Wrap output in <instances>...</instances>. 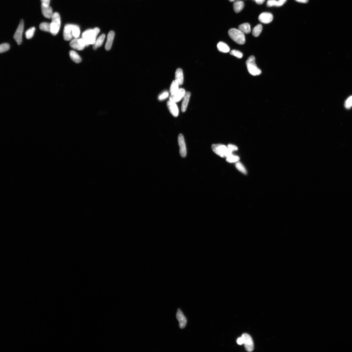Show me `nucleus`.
<instances>
[{"label": "nucleus", "mask_w": 352, "mask_h": 352, "mask_svg": "<svg viewBox=\"0 0 352 352\" xmlns=\"http://www.w3.org/2000/svg\"><path fill=\"white\" fill-rule=\"evenodd\" d=\"M100 32L99 29L96 28L93 29L87 30L82 33V38L85 41L87 46L95 43Z\"/></svg>", "instance_id": "nucleus-1"}, {"label": "nucleus", "mask_w": 352, "mask_h": 352, "mask_svg": "<svg viewBox=\"0 0 352 352\" xmlns=\"http://www.w3.org/2000/svg\"><path fill=\"white\" fill-rule=\"evenodd\" d=\"M228 34L231 39L238 44L242 45L245 42L244 34L239 29H230L228 31Z\"/></svg>", "instance_id": "nucleus-2"}, {"label": "nucleus", "mask_w": 352, "mask_h": 352, "mask_svg": "<svg viewBox=\"0 0 352 352\" xmlns=\"http://www.w3.org/2000/svg\"><path fill=\"white\" fill-rule=\"evenodd\" d=\"M246 64L248 71L251 75L257 76L261 74V70L257 67L256 65L255 59L254 56H249L246 61Z\"/></svg>", "instance_id": "nucleus-3"}, {"label": "nucleus", "mask_w": 352, "mask_h": 352, "mask_svg": "<svg viewBox=\"0 0 352 352\" xmlns=\"http://www.w3.org/2000/svg\"><path fill=\"white\" fill-rule=\"evenodd\" d=\"M212 150L216 154L220 157L225 158L232 154V152L228 149L227 146L220 144H213L212 145Z\"/></svg>", "instance_id": "nucleus-4"}, {"label": "nucleus", "mask_w": 352, "mask_h": 352, "mask_svg": "<svg viewBox=\"0 0 352 352\" xmlns=\"http://www.w3.org/2000/svg\"><path fill=\"white\" fill-rule=\"evenodd\" d=\"M51 24L50 33L55 36L58 33L61 25L60 16L58 12L54 13L52 16Z\"/></svg>", "instance_id": "nucleus-5"}, {"label": "nucleus", "mask_w": 352, "mask_h": 352, "mask_svg": "<svg viewBox=\"0 0 352 352\" xmlns=\"http://www.w3.org/2000/svg\"><path fill=\"white\" fill-rule=\"evenodd\" d=\"M245 350L248 352H252L254 349V345L251 336L248 334H243L242 336Z\"/></svg>", "instance_id": "nucleus-6"}, {"label": "nucleus", "mask_w": 352, "mask_h": 352, "mask_svg": "<svg viewBox=\"0 0 352 352\" xmlns=\"http://www.w3.org/2000/svg\"><path fill=\"white\" fill-rule=\"evenodd\" d=\"M24 28V21L23 20H21L20 24H19L14 36V39L18 45L21 44L22 42Z\"/></svg>", "instance_id": "nucleus-7"}, {"label": "nucleus", "mask_w": 352, "mask_h": 352, "mask_svg": "<svg viewBox=\"0 0 352 352\" xmlns=\"http://www.w3.org/2000/svg\"><path fill=\"white\" fill-rule=\"evenodd\" d=\"M178 143L180 148V154L182 158H185L187 155L186 145L183 136L182 134L179 135L178 138Z\"/></svg>", "instance_id": "nucleus-8"}, {"label": "nucleus", "mask_w": 352, "mask_h": 352, "mask_svg": "<svg viewBox=\"0 0 352 352\" xmlns=\"http://www.w3.org/2000/svg\"><path fill=\"white\" fill-rule=\"evenodd\" d=\"M185 92L183 88L179 89V90L175 94L171 95L170 96V100L176 102L180 101L184 98Z\"/></svg>", "instance_id": "nucleus-9"}, {"label": "nucleus", "mask_w": 352, "mask_h": 352, "mask_svg": "<svg viewBox=\"0 0 352 352\" xmlns=\"http://www.w3.org/2000/svg\"><path fill=\"white\" fill-rule=\"evenodd\" d=\"M72 24H67L64 28L63 36L64 39L66 41L71 40L73 38Z\"/></svg>", "instance_id": "nucleus-10"}, {"label": "nucleus", "mask_w": 352, "mask_h": 352, "mask_svg": "<svg viewBox=\"0 0 352 352\" xmlns=\"http://www.w3.org/2000/svg\"><path fill=\"white\" fill-rule=\"evenodd\" d=\"M273 19L272 14L267 12L262 13L258 17L259 20L261 22L265 24L271 23L273 21Z\"/></svg>", "instance_id": "nucleus-11"}, {"label": "nucleus", "mask_w": 352, "mask_h": 352, "mask_svg": "<svg viewBox=\"0 0 352 352\" xmlns=\"http://www.w3.org/2000/svg\"><path fill=\"white\" fill-rule=\"evenodd\" d=\"M176 317L179 322L180 328L181 329L184 328L187 323V319L180 309L177 310Z\"/></svg>", "instance_id": "nucleus-12"}, {"label": "nucleus", "mask_w": 352, "mask_h": 352, "mask_svg": "<svg viewBox=\"0 0 352 352\" xmlns=\"http://www.w3.org/2000/svg\"><path fill=\"white\" fill-rule=\"evenodd\" d=\"M167 106L169 111L172 116L175 117H177L179 114V110L176 103L169 100L167 102Z\"/></svg>", "instance_id": "nucleus-13"}, {"label": "nucleus", "mask_w": 352, "mask_h": 352, "mask_svg": "<svg viewBox=\"0 0 352 352\" xmlns=\"http://www.w3.org/2000/svg\"><path fill=\"white\" fill-rule=\"evenodd\" d=\"M41 9L42 13L44 17L48 19L52 18L54 13L50 6L41 5Z\"/></svg>", "instance_id": "nucleus-14"}, {"label": "nucleus", "mask_w": 352, "mask_h": 352, "mask_svg": "<svg viewBox=\"0 0 352 352\" xmlns=\"http://www.w3.org/2000/svg\"><path fill=\"white\" fill-rule=\"evenodd\" d=\"M115 33L114 31H111L108 33L107 36V40L105 44V49L107 51L110 50L112 45L114 41Z\"/></svg>", "instance_id": "nucleus-15"}, {"label": "nucleus", "mask_w": 352, "mask_h": 352, "mask_svg": "<svg viewBox=\"0 0 352 352\" xmlns=\"http://www.w3.org/2000/svg\"><path fill=\"white\" fill-rule=\"evenodd\" d=\"M190 95L191 93L190 92H188L185 93L183 98L181 106V111L182 112H185L186 110Z\"/></svg>", "instance_id": "nucleus-16"}, {"label": "nucleus", "mask_w": 352, "mask_h": 352, "mask_svg": "<svg viewBox=\"0 0 352 352\" xmlns=\"http://www.w3.org/2000/svg\"><path fill=\"white\" fill-rule=\"evenodd\" d=\"M175 80L180 85L183 84L184 81L183 74L182 70L178 68L176 70L175 74Z\"/></svg>", "instance_id": "nucleus-17"}, {"label": "nucleus", "mask_w": 352, "mask_h": 352, "mask_svg": "<svg viewBox=\"0 0 352 352\" xmlns=\"http://www.w3.org/2000/svg\"><path fill=\"white\" fill-rule=\"evenodd\" d=\"M69 46L73 49L79 51L83 50L85 47L81 45L77 38H74L70 41Z\"/></svg>", "instance_id": "nucleus-18"}, {"label": "nucleus", "mask_w": 352, "mask_h": 352, "mask_svg": "<svg viewBox=\"0 0 352 352\" xmlns=\"http://www.w3.org/2000/svg\"><path fill=\"white\" fill-rule=\"evenodd\" d=\"M244 2L242 1H236L233 4L234 9V11L236 13H238L240 12L244 8Z\"/></svg>", "instance_id": "nucleus-19"}, {"label": "nucleus", "mask_w": 352, "mask_h": 352, "mask_svg": "<svg viewBox=\"0 0 352 352\" xmlns=\"http://www.w3.org/2000/svg\"><path fill=\"white\" fill-rule=\"evenodd\" d=\"M286 2L284 0H268L267 3V6L268 7H271L272 6H277L280 7L283 6Z\"/></svg>", "instance_id": "nucleus-20"}, {"label": "nucleus", "mask_w": 352, "mask_h": 352, "mask_svg": "<svg viewBox=\"0 0 352 352\" xmlns=\"http://www.w3.org/2000/svg\"><path fill=\"white\" fill-rule=\"evenodd\" d=\"M105 35L102 34L100 36L98 39L96 40L95 43L93 44V49L94 50H96L98 48L100 47L102 45L105 40Z\"/></svg>", "instance_id": "nucleus-21"}, {"label": "nucleus", "mask_w": 352, "mask_h": 352, "mask_svg": "<svg viewBox=\"0 0 352 352\" xmlns=\"http://www.w3.org/2000/svg\"><path fill=\"white\" fill-rule=\"evenodd\" d=\"M238 29L244 34H248L251 32L250 25L248 23H245L240 25Z\"/></svg>", "instance_id": "nucleus-22"}, {"label": "nucleus", "mask_w": 352, "mask_h": 352, "mask_svg": "<svg viewBox=\"0 0 352 352\" xmlns=\"http://www.w3.org/2000/svg\"><path fill=\"white\" fill-rule=\"evenodd\" d=\"M217 49L223 53H227L230 51L229 48L227 45L222 42H220L217 44Z\"/></svg>", "instance_id": "nucleus-23"}, {"label": "nucleus", "mask_w": 352, "mask_h": 352, "mask_svg": "<svg viewBox=\"0 0 352 352\" xmlns=\"http://www.w3.org/2000/svg\"><path fill=\"white\" fill-rule=\"evenodd\" d=\"M69 55L70 58L75 63H78L81 61V57L75 51L73 50L70 51Z\"/></svg>", "instance_id": "nucleus-24"}, {"label": "nucleus", "mask_w": 352, "mask_h": 352, "mask_svg": "<svg viewBox=\"0 0 352 352\" xmlns=\"http://www.w3.org/2000/svg\"><path fill=\"white\" fill-rule=\"evenodd\" d=\"M178 83L175 80L172 82L170 87V93L171 95L176 93L179 89Z\"/></svg>", "instance_id": "nucleus-25"}, {"label": "nucleus", "mask_w": 352, "mask_h": 352, "mask_svg": "<svg viewBox=\"0 0 352 352\" xmlns=\"http://www.w3.org/2000/svg\"><path fill=\"white\" fill-rule=\"evenodd\" d=\"M262 29V25L260 24L258 25L253 29L252 32L253 35L255 37H258L261 33Z\"/></svg>", "instance_id": "nucleus-26"}, {"label": "nucleus", "mask_w": 352, "mask_h": 352, "mask_svg": "<svg viewBox=\"0 0 352 352\" xmlns=\"http://www.w3.org/2000/svg\"><path fill=\"white\" fill-rule=\"evenodd\" d=\"M40 29L43 31L51 32V24L47 22H42L39 25Z\"/></svg>", "instance_id": "nucleus-27"}, {"label": "nucleus", "mask_w": 352, "mask_h": 352, "mask_svg": "<svg viewBox=\"0 0 352 352\" xmlns=\"http://www.w3.org/2000/svg\"><path fill=\"white\" fill-rule=\"evenodd\" d=\"M35 31V28L32 27L29 29L25 33V36L28 39H29L33 37Z\"/></svg>", "instance_id": "nucleus-28"}, {"label": "nucleus", "mask_w": 352, "mask_h": 352, "mask_svg": "<svg viewBox=\"0 0 352 352\" xmlns=\"http://www.w3.org/2000/svg\"><path fill=\"white\" fill-rule=\"evenodd\" d=\"M72 33L73 37L78 38L80 36V30L79 27L76 25H73Z\"/></svg>", "instance_id": "nucleus-29"}, {"label": "nucleus", "mask_w": 352, "mask_h": 352, "mask_svg": "<svg viewBox=\"0 0 352 352\" xmlns=\"http://www.w3.org/2000/svg\"><path fill=\"white\" fill-rule=\"evenodd\" d=\"M240 160V158L237 156H234L232 154L226 158V160L229 163L238 162Z\"/></svg>", "instance_id": "nucleus-30"}, {"label": "nucleus", "mask_w": 352, "mask_h": 352, "mask_svg": "<svg viewBox=\"0 0 352 352\" xmlns=\"http://www.w3.org/2000/svg\"><path fill=\"white\" fill-rule=\"evenodd\" d=\"M236 168L240 172L245 175L247 174V171L244 165L241 163L238 162L235 164Z\"/></svg>", "instance_id": "nucleus-31"}, {"label": "nucleus", "mask_w": 352, "mask_h": 352, "mask_svg": "<svg viewBox=\"0 0 352 352\" xmlns=\"http://www.w3.org/2000/svg\"><path fill=\"white\" fill-rule=\"evenodd\" d=\"M10 48V45L7 43L2 44L0 46V53H4L8 51Z\"/></svg>", "instance_id": "nucleus-32"}, {"label": "nucleus", "mask_w": 352, "mask_h": 352, "mask_svg": "<svg viewBox=\"0 0 352 352\" xmlns=\"http://www.w3.org/2000/svg\"><path fill=\"white\" fill-rule=\"evenodd\" d=\"M230 54L239 59L242 58L243 56V54L240 51L235 50L231 51L230 52Z\"/></svg>", "instance_id": "nucleus-33"}, {"label": "nucleus", "mask_w": 352, "mask_h": 352, "mask_svg": "<svg viewBox=\"0 0 352 352\" xmlns=\"http://www.w3.org/2000/svg\"><path fill=\"white\" fill-rule=\"evenodd\" d=\"M169 93L168 91H164L159 95L158 99L160 100H163L167 98L169 96Z\"/></svg>", "instance_id": "nucleus-34"}, {"label": "nucleus", "mask_w": 352, "mask_h": 352, "mask_svg": "<svg viewBox=\"0 0 352 352\" xmlns=\"http://www.w3.org/2000/svg\"><path fill=\"white\" fill-rule=\"evenodd\" d=\"M345 106L347 109H350L352 106V96L349 97L345 101Z\"/></svg>", "instance_id": "nucleus-35"}, {"label": "nucleus", "mask_w": 352, "mask_h": 352, "mask_svg": "<svg viewBox=\"0 0 352 352\" xmlns=\"http://www.w3.org/2000/svg\"><path fill=\"white\" fill-rule=\"evenodd\" d=\"M227 148L228 149L232 152L233 151L238 150V149L237 147L235 145L232 144H229L227 146Z\"/></svg>", "instance_id": "nucleus-36"}, {"label": "nucleus", "mask_w": 352, "mask_h": 352, "mask_svg": "<svg viewBox=\"0 0 352 352\" xmlns=\"http://www.w3.org/2000/svg\"><path fill=\"white\" fill-rule=\"evenodd\" d=\"M237 342L239 345H242L243 344V341L242 337H239L237 341Z\"/></svg>", "instance_id": "nucleus-37"}, {"label": "nucleus", "mask_w": 352, "mask_h": 352, "mask_svg": "<svg viewBox=\"0 0 352 352\" xmlns=\"http://www.w3.org/2000/svg\"><path fill=\"white\" fill-rule=\"evenodd\" d=\"M257 4L261 5L263 4L265 0H253Z\"/></svg>", "instance_id": "nucleus-38"}, {"label": "nucleus", "mask_w": 352, "mask_h": 352, "mask_svg": "<svg viewBox=\"0 0 352 352\" xmlns=\"http://www.w3.org/2000/svg\"><path fill=\"white\" fill-rule=\"evenodd\" d=\"M296 1L300 3H308L309 0H295Z\"/></svg>", "instance_id": "nucleus-39"}, {"label": "nucleus", "mask_w": 352, "mask_h": 352, "mask_svg": "<svg viewBox=\"0 0 352 352\" xmlns=\"http://www.w3.org/2000/svg\"><path fill=\"white\" fill-rule=\"evenodd\" d=\"M229 1L231 2H232L235 1V0H229Z\"/></svg>", "instance_id": "nucleus-40"}, {"label": "nucleus", "mask_w": 352, "mask_h": 352, "mask_svg": "<svg viewBox=\"0 0 352 352\" xmlns=\"http://www.w3.org/2000/svg\"><path fill=\"white\" fill-rule=\"evenodd\" d=\"M49 1V0H41V1Z\"/></svg>", "instance_id": "nucleus-41"}]
</instances>
